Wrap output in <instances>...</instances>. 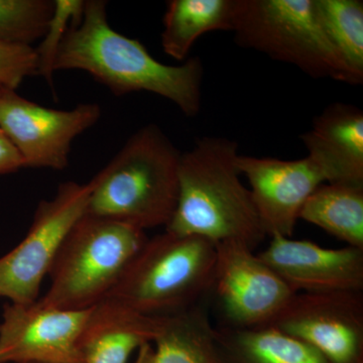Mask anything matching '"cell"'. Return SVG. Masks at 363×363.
Instances as JSON below:
<instances>
[{"instance_id": "obj_14", "label": "cell", "mask_w": 363, "mask_h": 363, "mask_svg": "<svg viewBox=\"0 0 363 363\" xmlns=\"http://www.w3.org/2000/svg\"><path fill=\"white\" fill-rule=\"evenodd\" d=\"M308 157L325 183L363 186V112L348 104L329 105L301 135Z\"/></svg>"}, {"instance_id": "obj_24", "label": "cell", "mask_w": 363, "mask_h": 363, "mask_svg": "<svg viewBox=\"0 0 363 363\" xmlns=\"http://www.w3.org/2000/svg\"><path fill=\"white\" fill-rule=\"evenodd\" d=\"M25 168V162L13 143L0 128V175Z\"/></svg>"}, {"instance_id": "obj_7", "label": "cell", "mask_w": 363, "mask_h": 363, "mask_svg": "<svg viewBox=\"0 0 363 363\" xmlns=\"http://www.w3.org/2000/svg\"><path fill=\"white\" fill-rule=\"evenodd\" d=\"M90 193V182H65L51 200L38 205L26 238L0 257V297L16 304L37 302L60 248L87 211Z\"/></svg>"}, {"instance_id": "obj_13", "label": "cell", "mask_w": 363, "mask_h": 363, "mask_svg": "<svg viewBox=\"0 0 363 363\" xmlns=\"http://www.w3.org/2000/svg\"><path fill=\"white\" fill-rule=\"evenodd\" d=\"M269 238L257 255L294 293L362 292V248L330 250L308 240Z\"/></svg>"}, {"instance_id": "obj_2", "label": "cell", "mask_w": 363, "mask_h": 363, "mask_svg": "<svg viewBox=\"0 0 363 363\" xmlns=\"http://www.w3.org/2000/svg\"><path fill=\"white\" fill-rule=\"evenodd\" d=\"M238 156V143L221 136L199 138L182 154L178 202L166 231L259 247L267 235L241 181Z\"/></svg>"}, {"instance_id": "obj_16", "label": "cell", "mask_w": 363, "mask_h": 363, "mask_svg": "<svg viewBox=\"0 0 363 363\" xmlns=\"http://www.w3.org/2000/svg\"><path fill=\"white\" fill-rule=\"evenodd\" d=\"M135 363H222L216 327L201 303L164 317L154 342L138 351Z\"/></svg>"}, {"instance_id": "obj_20", "label": "cell", "mask_w": 363, "mask_h": 363, "mask_svg": "<svg viewBox=\"0 0 363 363\" xmlns=\"http://www.w3.org/2000/svg\"><path fill=\"white\" fill-rule=\"evenodd\" d=\"M318 18L339 54L363 75V2L362 0H314Z\"/></svg>"}, {"instance_id": "obj_11", "label": "cell", "mask_w": 363, "mask_h": 363, "mask_svg": "<svg viewBox=\"0 0 363 363\" xmlns=\"http://www.w3.org/2000/svg\"><path fill=\"white\" fill-rule=\"evenodd\" d=\"M90 309H55L38 301L4 306L0 363H81L79 340Z\"/></svg>"}, {"instance_id": "obj_1", "label": "cell", "mask_w": 363, "mask_h": 363, "mask_svg": "<svg viewBox=\"0 0 363 363\" xmlns=\"http://www.w3.org/2000/svg\"><path fill=\"white\" fill-rule=\"evenodd\" d=\"M54 70L87 72L117 96L140 91L159 95L187 117L201 111V60L193 57L178 66L157 61L142 43L109 25L104 0L85 1L82 18L70 26L60 45Z\"/></svg>"}, {"instance_id": "obj_15", "label": "cell", "mask_w": 363, "mask_h": 363, "mask_svg": "<svg viewBox=\"0 0 363 363\" xmlns=\"http://www.w3.org/2000/svg\"><path fill=\"white\" fill-rule=\"evenodd\" d=\"M162 318L147 316L104 298L91 308L81 333V363L128 362L135 351L154 342Z\"/></svg>"}, {"instance_id": "obj_21", "label": "cell", "mask_w": 363, "mask_h": 363, "mask_svg": "<svg viewBox=\"0 0 363 363\" xmlns=\"http://www.w3.org/2000/svg\"><path fill=\"white\" fill-rule=\"evenodd\" d=\"M52 11L50 0H0V40L32 45L44 35Z\"/></svg>"}, {"instance_id": "obj_4", "label": "cell", "mask_w": 363, "mask_h": 363, "mask_svg": "<svg viewBox=\"0 0 363 363\" xmlns=\"http://www.w3.org/2000/svg\"><path fill=\"white\" fill-rule=\"evenodd\" d=\"M215 262L216 243L164 230L147 238L105 298L147 316L180 314L211 292Z\"/></svg>"}, {"instance_id": "obj_18", "label": "cell", "mask_w": 363, "mask_h": 363, "mask_svg": "<svg viewBox=\"0 0 363 363\" xmlns=\"http://www.w3.org/2000/svg\"><path fill=\"white\" fill-rule=\"evenodd\" d=\"M233 0H171L162 18V48L185 62L196 40L205 33L233 28Z\"/></svg>"}, {"instance_id": "obj_19", "label": "cell", "mask_w": 363, "mask_h": 363, "mask_svg": "<svg viewBox=\"0 0 363 363\" xmlns=\"http://www.w3.org/2000/svg\"><path fill=\"white\" fill-rule=\"evenodd\" d=\"M298 219L363 250V186L322 184L303 205Z\"/></svg>"}, {"instance_id": "obj_9", "label": "cell", "mask_w": 363, "mask_h": 363, "mask_svg": "<svg viewBox=\"0 0 363 363\" xmlns=\"http://www.w3.org/2000/svg\"><path fill=\"white\" fill-rule=\"evenodd\" d=\"M100 117L101 108L96 104L60 111L0 87V128L20 152L25 168H67L72 143Z\"/></svg>"}, {"instance_id": "obj_23", "label": "cell", "mask_w": 363, "mask_h": 363, "mask_svg": "<svg viewBox=\"0 0 363 363\" xmlns=\"http://www.w3.org/2000/svg\"><path fill=\"white\" fill-rule=\"evenodd\" d=\"M33 75H38L35 48L0 40V87L16 90L26 77Z\"/></svg>"}, {"instance_id": "obj_3", "label": "cell", "mask_w": 363, "mask_h": 363, "mask_svg": "<svg viewBox=\"0 0 363 363\" xmlns=\"http://www.w3.org/2000/svg\"><path fill=\"white\" fill-rule=\"evenodd\" d=\"M181 156L160 126H143L90 181L86 214L143 231L166 228L178 202Z\"/></svg>"}, {"instance_id": "obj_5", "label": "cell", "mask_w": 363, "mask_h": 363, "mask_svg": "<svg viewBox=\"0 0 363 363\" xmlns=\"http://www.w3.org/2000/svg\"><path fill=\"white\" fill-rule=\"evenodd\" d=\"M236 44L297 67L310 77L362 85L325 33L314 0H233Z\"/></svg>"}, {"instance_id": "obj_17", "label": "cell", "mask_w": 363, "mask_h": 363, "mask_svg": "<svg viewBox=\"0 0 363 363\" xmlns=\"http://www.w3.org/2000/svg\"><path fill=\"white\" fill-rule=\"evenodd\" d=\"M222 363H329L307 344L271 326L216 327Z\"/></svg>"}, {"instance_id": "obj_25", "label": "cell", "mask_w": 363, "mask_h": 363, "mask_svg": "<svg viewBox=\"0 0 363 363\" xmlns=\"http://www.w3.org/2000/svg\"><path fill=\"white\" fill-rule=\"evenodd\" d=\"M359 363H363V362H359Z\"/></svg>"}, {"instance_id": "obj_22", "label": "cell", "mask_w": 363, "mask_h": 363, "mask_svg": "<svg viewBox=\"0 0 363 363\" xmlns=\"http://www.w3.org/2000/svg\"><path fill=\"white\" fill-rule=\"evenodd\" d=\"M84 0H55L52 18L43 35L39 47L35 48L38 57V75L54 84V64L60 45L74 23H78L84 13Z\"/></svg>"}, {"instance_id": "obj_8", "label": "cell", "mask_w": 363, "mask_h": 363, "mask_svg": "<svg viewBox=\"0 0 363 363\" xmlns=\"http://www.w3.org/2000/svg\"><path fill=\"white\" fill-rule=\"evenodd\" d=\"M231 328L269 326L296 295L255 250L238 242L216 243L212 291Z\"/></svg>"}, {"instance_id": "obj_12", "label": "cell", "mask_w": 363, "mask_h": 363, "mask_svg": "<svg viewBox=\"0 0 363 363\" xmlns=\"http://www.w3.org/2000/svg\"><path fill=\"white\" fill-rule=\"evenodd\" d=\"M238 167L250 183L253 204L266 235L292 238L303 205L325 184L314 162L308 157L286 161L240 155Z\"/></svg>"}, {"instance_id": "obj_10", "label": "cell", "mask_w": 363, "mask_h": 363, "mask_svg": "<svg viewBox=\"0 0 363 363\" xmlns=\"http://www.w3.org/2000/svg\"><path fill=\"white\" fill-rule=\"evenodd\" d=\"M274 327L318 351L329 363L363 362V293H298Z\"/></svg>"}, {"instance_id": "obj_6", "label": "cell", "mask_w": 363, "mask_h": 363, "mask_svg": "<svg viewBox=\"0 0 363 363\" xmlns=\"http://www.w3.org/2000/svg\"><path fill=\"white\" fill-rule=\"evenodd\" d=\"M147 240L142 229L85 214L60 248L48 274L51 285L38 302L55 309H90L113 290Z\"/></svg>"}]
</instances>
